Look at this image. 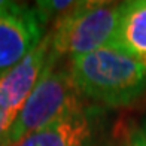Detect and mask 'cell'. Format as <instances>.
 <instances>
[{
  "label": "cell",
  "mask_w": 146,
  "mask_h": 146,
  "mask_svg": "<svg viewBox=\"0 0 146 146\" xmlns=\"http://www.w3.org/2000/svg\"><path fill=\"white\" fill-rule=\"evenodd\" d=\"M69 72L82 96L108 106L128 104L146 90V69L113 46L72 57Z\"/></svg>",
  "instance_id": "6da1fadb"
},
{
  "label": "cell",
  "mask_w": 146,
  "mask_h": 146,
  "mask_svg": "<svg viewBox=\"0 0 146 146\" xmlns=\"http://www.w3.org/2000/svg\"><path fill=\"white\" fill-rule=\"evenodd\" d=\"M122 3L78 2L67 14L55 19L51 33V54L72 57L115 46Z\"/></svg>",
  "instance_id": "7a4b0ae2"
},
{
  "label": "cell",
  "mask_w": 146,
  "mask_h": 146,
  "mask_svg": "<svg viewBox=\"0 0 146 146\" xmlns=\"http://www.w3.org/2000/svg\"><path fill=\"white\" fill-rule=\"evenodd\" d=\"M55 60L51 54V60L37 85L9 128L6 139L8 146H17L31 133L43 128L58 118L84 110L81 92L73 84L70 72L54 70Z\"/></svg>",
  "instance_id": "3957f363"
},
{
  "label": "cell",
  "mask_w": 146,
  "mask_h": 146,
  "mask_svg": "<svg viewBox=\"0 0 146 146\" xmlns=\"http://www.w3.org/2000/svg\"><path fill=\"white\" fill-rule=\"evenodd\" d=\"M40 37V21L35 9L18 5L0 15V78L36 48Z\"/></svg>",
  "instance_id": "277c9868"
},
{
  "label": "cell",
  "mask_w": 146,
  "mask_h": 146,
  "mask_svg": "<svg viewBox=\"0 0 146 146\" xmlns=\"http://www.w3.org/2000/svg\"><path fill=\"white\" fill-rule=\"evenodd\" d=\"M51 60V36L39 42L17 66L0 78V97L9 115L17 119Z\"/></svg>",
  "instance_id": "5b68a950"
},
{
  "label": "cell",
  "mask_w": 146,
  "mask_h": 146,
  "mask_svg": "<svg viewBox=\"0 0 146 146\" xmlns=\"http://www.w3.org/2000/svg\"><path fill=\"white\" fill-rule=\"evenodd\" d=\"M91 134V122L82 110L55 119L31 133L17 146H87Z\"/></svg>",
  "instance_id": "8992f818"
},
{
  "label": "cell",
  "mask_w": 146,
  "mask_h": 146,
  "mask_svg": "<svg viewBox=\"0 0 146 146\" xmlns=\"http://www.w3.org/2000/svg\"><path fill=\"white\" fill-rule=\"evenodd\" d=\"M113 48L125 51L146 69V0L122 3Z\"/></svg>",
  "instance_id": "52a82bcc"
},
{
  "label": "cell",
  "mask_w": 146,
  "mask_h": 146,
  "mask_svg": "<svg viewBox=\"0 0 146 146\" xmlns=\"http://www.w3.org/2000/svg\"><path fill=\"white\" fill-rule=\"evenodd\" d=\"M12 124H14V118L9 115L8 109L5 108L2 102V97H0V146H8L6 139H8V133Z\"/></svg>",
  "instance_id": "ba28073f"
},
{
  "label": "cell",
  "mask_w": 146,
  "mask_h": 146,
  "mask_svg": "<svg viewBox=\"0 0 146 146\" xmlns=\"http://www.w3.org/2000/svg\"><path fill=\"white\" fill-rule=\"evenodd\" d=\"M125 146H146V133L136 131L128 137V142Z\"/></svg>",
  "instance_id": "9c48e42d"
},
{
  "label": "cell",
  "mask_w": 146,
  "mask_h": 146,
  "mask_svg": "<svg viewBox=\"0 0 146 146\" xmlns=\"http://www.w3.org/2000/svg\"><path fill=\"white\" fill-rule=\"evenodd\" d=\"M19 3H15V2H6V0H0V15L6 14V12H11L14 11Z\"/></svg>",
  "instance_id": "30bf717a"
},
{
  "label": "cell",
  "mask_w": 146,
  "mask_h": 146,
  "mask_svg": "<svg viewBox=\"0 0 146 146\" xmlns=\"http://www.w3.org/2000/svg\"><path fill=\"white\" fill-rule=\"evenodd\" d=\"M145 133H146V131H145Z\"/></svg>",
  "instance_id": "8fae6325"
}]
</instances>
